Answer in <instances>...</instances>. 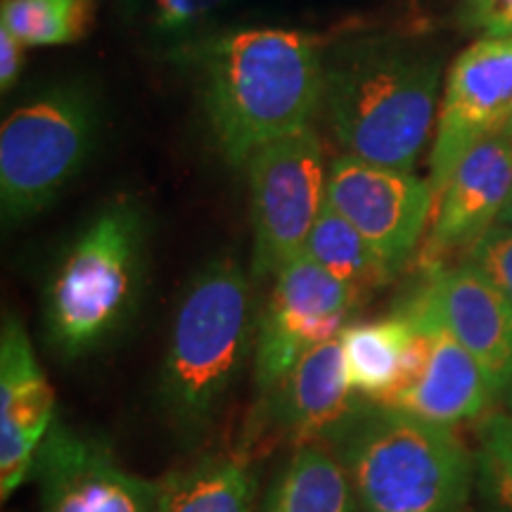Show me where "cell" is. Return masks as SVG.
Returning a JSON list of instances; mask_svg holds the SVG:
<instances>
[{
	"label": "cell",
	"mask_w": 512,
	"mask_h": 512,
	"mask_svg": "<svg viewBox=\"0 0 512 512\" xmlns=\"http://www.w3.org/2000/svg\"><path fill=\"white\" fill-rule=\"evenodd\" d=\"M214 145L230 166L309 128L323 100L325 55L297 29L247 27L183 43Z\"/></svg>",
	"instance_id": "obj_1"
},
{
	"label": "cell",
	"mask_w": 512,
	"mask_h": 512,
	"mask_svg": "<svg viewBox=\"0 0 512 512\" xmlns=\"http://www.w3.org/2000/svg\"><path fill=\"white\" fill-rule=\"evenodd\" d=\"M439 83V57L394 38H366L325 60L320 107L347 155L411 171L430 138Z\"/></svg>",
	"instance_id": "obj_2"
},
{
	"label": "cell",
	"mask_w": 512,
	"mask_h": 512,
	"mask_svg": "<svg viewBox=\"0 0 512 512\" xmlns=\"http://www.w3.org/2000/svg\"><path fill=\"white\" fill-rule=\"evenodd\" d=\"M249 278L230 256L192 275L178 302L159 377V401L171 430L195 444L242 373L256 335Z\"/></svg>",
	"instance_id": "obj_3"
},
{
	"label": "cell",
	"mask_w": 512,
	"mask_h": 512,
	"mask_svg": "<svg viewBox=\"0 0 512 512\" xmlns=\"http://www.w3.org/2000/svg\"><path fill=\"white\" fill-rule=\"evenodd\" d=\"M147 221L140 204L102 207L55 266L46 290V339L64 361L117 337L136 311L145 283Z\"/></svg>",
	"instance_id": "obj_4"
},
{
	"label": "cell",
	"mask_w": 512,
	"mask_h": 512,
	"mask_svg": "<svg viewBox=\"0 0 512 512\" xmlns=\"http://www.w3.org/2000/svg\"><path fill=\"white\" fill-rule=\"evenodd\" d=\"M361 512H463L475 456L456 427L368 403L342 446Z\"/></svg>",
	"instance_id": "obj_5"
},
{
	"label": "cell",
	"mask_w": 512,
	"mask_h": 512,
	"mask_svg": "<svg viewBox=\"0 0 512 512\" xmlns=\"http://www.w3.org/2000/svg\"><path fill=\"white\" fill-rule=\"evenodd\" d=\"M100 114L81 86H57L19 105L0 128L3 221L31 219L83 169L98 140Z\"/></svg>",
	"instance_id": "obj_6"
},
{
	"label": "cell",
	"mask_w": 512,
	"mask_h": 512,
	"mask_svg": "<svg viewBox=\"0 0 512 512\" xmlns=\"http://www.w3.org/2000/svg\"><path fill=\"white\" fill-rule=\"evenodd\" d=\"M254 230V275L268 278L304 254L328 178L320 140L311 128L256 150L247 162Z\"/></svg>",
	"instance_id": "obj_7"
},
{
	"label": "cell",
	"mask_w": 512,
	"mask_h": 512,
	"mask_svg": "<svg viewBox=\"0 0 512 512\" xmlns=\"http://www.w3.org/2000/svg\"><path fill=\"white\" fill-rule=\"evenodd\" d=\"M361 299L299 254L275 275L271 299L256 323L254 377L261 392H271L306 351L342 337Z\"/></svg>",
	"instance_id": "obj_8"
},
{
	"label": "cell",
	"mask_w": 512,
	"mask_h": 512,
	"mask_svg": "<svg viewBox=\"0 0 512 512\" xmlns=\"http://www.w3.org/2000/svg\"><path fill=\"white\" fill-rule=\"evenodd\" d=\"M394 316L411 325L434 320L489 377L498 396L512 384V306L467 261L422 266L420 283L396 304Z\"/></svg>",
	"instance_id": "obj_9"
},
{
	"label": "cell",
	"mask_w": 512,
	"mask_h": 512,
	"mask_svg": "<svg viewBox=\"0 0 512 512\" xmlns=\"http://www.w3.org/2000/svg\"><path fill=\"white\" fill-rule=\"evenodd\" d=\"M512 119V36L479 38L448 69L430 152L434 204L472 147L505 133Z\"/></svg>",
	"instance_id": "obj_10"
},
{
	"label": "cell",
	"mask_w": 512,
	"mask_h": 512,
	"mask_svg": "<svg viewBox=\"0 0 512 512\" xmlns=\"http://www.w3.org/2000/svg\"><path fill=\"white\" fill-rule=\"evenodd\" d=\"M328 202L373 247L394 275L418 247L434 211L430 181L342 155L328 176Z\"/></svg>",
	"instance_id": "obj_11"
},
{
	"label": "cell",
	"mask_w": 512,
	"mask_h": 512,
	"mask_svg": "<svg viewBox=\"0 0 512 512\" xmlns=\"http://www.w3.org/2000/svg\"><path fill=\"white\" fill-rule=\"evenodd\" d=\"M43 512H155L159 484L121 470L105 439L55 422L34 470Z\"/></svg>",
	"instance_id": "obj_12"
},
{
	"label": "cell",
	"mask_w": 512,
	"mask_h": 512,
	"mask_svg": "<svg viewBox=\"0 0 512 512\" xmlns=\"http://www.w3.org/2000/svg\"><path fill=\"white\" fill-rule=\"evenodd\" d=\"M268 394L275 425L297 448H339L370 403L351 392L339 337L306 351Z\"/></svg>",
	"instance_id": "obj_13"
},
{
	"label": "cell",
	"mask_w": 512,
	"mask_h": 512,
	"mask_svg": "<svg viewBox=\"0 0 512 512\" xmlns=\"http://www.w3.org/2000/svg\"><path fill=\"white\" fill-rule=\"evenodd\" d=\"M55 425V394L27 330L5 318L0 337V491L8 498L27 482L50 427Z\"/></svg>",
	"instance_id": "obj_14"
},
{
	"label": "cell",
	"mask_w": 512,
	"mask_h": 512,
	"mask_svg": "<svg viewBox=\"0 0 512 512\" xmlns=\"http://www.w3.org/2000/svg\"><path fill=\"white\" fill-rule=\"evenodd\" d=\"M512 195V138L484 140L460 159L434 204L432 235L420 266H446L444 256L467 252L501 221Z\"/></svg>",
	"instance_id": "obj_15"
},
{
	"label": "cell",
	"mask_w": 512,
	"mask_h": 512,
	"mask_svg": "<svg viewBox=\"0 0 512 512\" xmlns=\"http://www.w3.org/2000/svg\"><path fill=\"white\" fill-rule=\"evenodd\" d=\"M413 328H432L430 356L415 387L387 408L446 427L482 418L498 394L475 356L467 354L434 320Z\"/></svg>",
	"instance_id": "obj_16"
},
{
	"label": "cell",
	"mask_w": 512,
	"mask_h": 512,
	"mask_svg": "<svg viewBox=\"0 0 512 512\" xmlns=\"http://www.w3.org/2000/svg\"><path fill=\"white\" fill-rule=\"evenodd\" d=\"M254 496L247 453L204 456L159 482L155 512H254Z\"/></svg>",
	"instance_id": "obj_17"
},
{
	"label": "cell",
	"mask_w": 512,
	"mask_h": 512,
	"mask_svg": "<svg viewBox=\"0 0 512 512\" xmlns=\"http://www.w3.org/2000/svg\"><path fill=\"white\" fill-rule=\"evenodd\" d=\"M261 512H361V505L342 460L323 446H304L278 472Z\"/></svg>",
	"instance_id": "obj_18"
},
{
	"label": "cell",
	"mask_w": 512,
	"mask_h": 512,
	"mask_svg": "<svg viewBox=\"0 0 512 512\" xmlns=\"http://www.w3.org/2000/svg\"><path fill=\"white\" fill-rule=\"evenodd\" d=\"M413 325L399 316L351 323L342 332L344 368L358 399L382 403L399 382L403 361L413 342Z\"/></svg>",
	"instance_id": "obj_19"
},
{
	"label": "cell",
	"mask_w": 512,
	"mask_h": 512,
	"mask_svg": "<svg viewBox=\"0 0 512 512\" xmlns=\"http://www.w3.org/2000/svg\"><path fill=\"white\" fill-rule=\"evenodd\" d=\"M304 252L332 278L347 285L361 302L394 278L373 247L330 202L320 211Z\"/></svg>",
	"instance_id": "obj_20"
},
{
	"label": "cell",
	"mask_w": 512,
	"mask_h": 512,
	"mask_svg": "<svg viewBox=\"0 0 512 512\" xmlns=\"http://www.w3.org/2000/svg\"><path fill=\"white\" fill-rule=\"evenodd\" d=\"M98 0H3L0 27L29 48L69 46L91 34Z\"/></svg>",
	"instance_id": "obj_21"
},
{
	"label": "cell",
	"mask_w": 512,
	"mask_h": 512,
	"mask_svg": "<svg viewBox=\"0 0 512 512\" xmlns=\"http://www.w3.org/2000/svg\"><path fill=\"white\" fill-rule=\"evenodd\" d=\"M477 489L494 512H512V413H489L477 427Z\"/></svg>",
	"instance_id": "obj_22"
},
{
	"label": "cell",
	"mask_w": 512,
	"mask_h": 512,
	"mask_svg": "<svg viewBox=\"0 0 512 512\" xmlns=\"http://www.w3.org/2000/svg\"><path fill=\"white\" fill-rule=\"evenodd\" d=\"M126 10L159 36H188L226 0H124Z\"/></svg>",
	"instance_id": "obj_23"
},
{
	"label": "cell",
	"mask_w": 512,
	"mask_h": 512,
	"mask_svg": "<svg viewBox=\"0 0 512 512\" xmlns=\"http://www.w3.org/2000/svg\"><path fill=\"white\" fill-rule=\"evenodd\" d=\"M465 261L482 273L512 306V226H491L467 249Z\"/></svg>",
	"instance_id": "obj_24"
},
{
	"label": "cell",
	"mask_w": 512,
	"mask_h": 512,
	"mask_svg": "<svg viewBox=\"0 0 512 512\" xmlns=\"http://www.w3.org/2000/svg\"><path fill=\"white\" fill-rule=\"evenodd\" d=\"M458 19L467 31H479L482 38L512 36V0H463Z\"/></svg>",
	"instance_id": "obj_25"
},
{
	"label": "cell",
	"mask_w": 512,
	"mask_h": 512,
	"mask_svg": "<svg viewBox=\"0 0 512 512\" xmlns=\"http://www.w3.org/2000/svg\"><path fill=\"white\" fill-rule=\"evenodd\" d=\"M24 43L17 41L8 29L0 27V88L10 91L15 86L24 62Z\"/></svg>",
	"instance_id": "obj_26"
},
{
	"label": "cell",
	"mask_w": 512,
	"mask_h": 512,
	"mask_svg": "<svg viewBox=\"0 0 512 512\" xmlns=\"http://www.w3.org/2000/svg\"><path fill=\"white\" fill-rule=\"evenodd\" d=\"M498 223H505V226H512V195H510L508 207L503 209V216H501V221H498Z\"/></svg>",
	"instance_id": "obj_27"
},
{
	"label": "cell",
	"mask_w": 512,
	"mask_h": 512,
	"mask_svg": "<svg viewBox=\"0 0 512 512\" xmlns=\"http://www.w3.org/2000/svg\"><path fill=\"white\" fill-rule=\"evenodd\" d=\"M503 399H505V403H508V408H510V413H512V384L508 387V392L503 394Z\"/></svg>",
	"instance_id": "obj_28"
},
{
	"label": "cell",
	"mask_w": 512,
	"mask_h": 512,
	"mask_svg": "<svg viewBox=\"0 0 512 512\" xmlns=\"http://www.w3.org/2000/svg\"><path fill=\"white\" fill-rule=\"evenodd\" d=\"M505 136H510V138H512V119H510V124H508V128H505Z\"/></svg>",
	"instance_id": "obj_29"
}]
</instances>
